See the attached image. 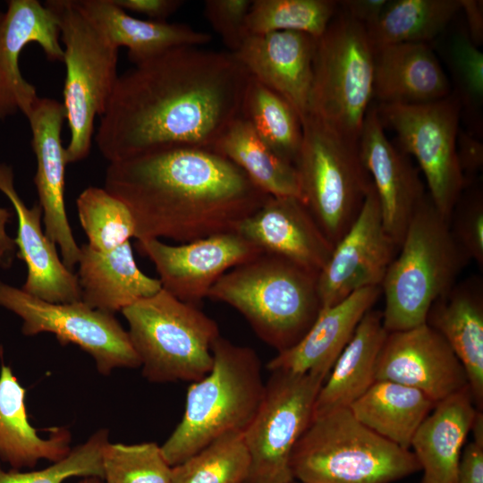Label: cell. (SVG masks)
Masks as SVG:
<instances>
[{"label": "cell", "mask_w": 483, "mask_h": 483, "mask_svg": "<svg viewBox=\"0 0 483 483\" xmlns=\"http://www.w3.org/2000/svg\"><path fill=\"white\" fill-rule=\"evenodd\" d=\"M250 75L233 53L178 47L119 75L95 140L109 163L153 150H214L242 115Z\"/></svg>", "instance_id": "obj_1"}, {"label": "cell", "mask_w": 483, "mask_h": 483, "mask_svg": "<svg viewBox=\"0 0 483 483\" xmlns=\"http://www.w3.org/2000/svg\"><path fill=\"white\" fill-rule=\"evenodd\" d=\"M104 189L128 208L136 240L180 243L236 232L268 197L230 159L199 148L110 163Z\"/></svg>", "instance_id": "obj_2"}, {"label": "cell", "mask_w": 483, "mask_h": 483, "mask_svg": "<svg viewBox=\"0 0 483 483\" xmlns=\"http://www.w3.org/2000/svg\"><path fill=\"white\" fill-rule=\"evenodd\" d=\"M318 276L261 252L223 275L207 298L235 309L264 343L281 352L300 342L322 309Z\"/></svg>", "instance_id": "obj_3"}, {"label": "cell", "mask_w": 483, "mask_h": 483, "mask_svg": "<svg viewBox=\"0 0 483 483\" xmlns=\"http://www.w3.org/2000/svg\"><path fill=\"white\" fill-rule=\"evenodd\" d=\"M212 354L211 370L189 386L182 418L161 445L171 467L225 435L243 433L263 397L261 362L252 348L220 335Z\"/></svg>", "instance_id": "obj_4"}, {"label": "cell", "mask_w": 483, "mask_h": 483, "mask_svg": "<svg viewBox=\"0 0 483 483\" xmlns=\"http://www.w3.org/2000/svg\"><path fill=\"white\" fill-rule=\"evenodd\" d=\"M469 262L427 194L381 284L384 328L389 333L425 324L432 303L458 281Z\"/></svg>", "instance_id": "obj_5"}, {"label": "cell", "mask_w": 483, "mask_h": 483, "mask_svg": "<svg viewBox=\"0 0 483 483\" xmlns=\"http://www.w3.org/2000/svg\"><path fill=\"white\" fill-rule=\"evenodd\" d=\"M305 483H393L420 470L411 452L380 436L349 408L313 417L291 457Z\"/></svg>", "instance_id": "obj_6"}, {"label": "cell", "mask_w": 483, "mask_h": 483, "mask_svg": "<svg viewBox=\"0 0 483 483\" xmlns=\"http://www.w3.org/2000/svg\"><path fill=\"white\" fill-rule=\"evenodd\" d=\"M121 312L147 380L192 383L211 370L212 346L220 331L197 305L161 289Z\"/></svg>", "instance_id": "obj_7"}, {"label": "cell", "mask_w": 483, "mask_h": 483, "mask_svg": "<svg viewBox=\"0 0 483 483\" xmlns=\"http://www.w3.org/2000/svg\"><path fill=\"white\" fill-rule=\"evenodd\" d=\"M64 44L65 119L71 132L64 148L67 165L86 158L91 148L94 121L103 115L113 94L118 50L78 7L75 0H47Z\"/></svg>", "instance_id": "obj_8"}, {"label": "cell", "mask_w": 483, "mask_h": 483, "mask_svg": "<svg viewBox=\"0 0 483 483\" xmlns=\"http://www.w3.org/2000/svg\"><path fill=\"white\" fill-rule=\"evenodd\" d=\"M295 163L302 202L335 246L356 220L372 186L353 140L309 114Z\"/></svg>", "instance_id": "obj_9"}, {"label": "cell", "mask_w": 483, "mask_h": 483, "mask_svg": "<svg viewBox=\"0 0 483 483\" xmlns=\"http://www.w3.org/2000/svg\"><path fill=\"white\" fill-rule=\"evenodd\" d=\"M309 113L359 141L373 98L374 47L365 27L341 13L317 38Z\"/></svg>", "instance_id": "obj_10"}, {"label": "cell", "mask_w": 483, "mask_h": 483, "mask_svg": "<svg viewBox=\"0 0 483 483\" xmlns=\"http://www.w3.org/2000/svg\"><path fill=\"white\" fill-rule=\"evenodd\" d=\"M243 432L250 464L245 483H290L293 448L309 425L322 374L273 371Z\"/></svg>", "instance_id": "obj_11"}, {"label": "cell", "mask_w": 483, "mask_h": 483, "mask_svg": "<svg viewBox=\"0 0 483 483\" xmlns=\"http://www.w3.org/2000/svg\"><path fill=\"white\" fill-rule=\"evenodd\" d=\"M383 124L393 129L404 154L411 155L422 171L431 201L448 221L468 186L458 161L457 138L461 102L455 93L429 103L380 104Z\"/></svg>", "instance_id": "obj_12"}, {"label": "cell", "mask_w": 483, "mask_h": 483, "mask_svg": "<svg viewBox=\"0 0 483 483\" xmlns=\"http://www.w3.org/2000/svg\"><path fill=\"white\" fill-rule=\"evenodd\" d=\"M0 307L22 321L21 333L35 336L52 334L61 345L79 346L91 356L98 373L140 367L128 331L114 314L92 309L81 301H46L0 281Z\"/></svg>", "instance_id": "obj_13"}, {"label": "cell", "mask_w": 483, "mask_h": 483, "mask_svg": "<svg viewBox=\"0 0 483 483\" xmlns=\"http://www.w3.org/2000/svg\"><path fill=\"white\" fill-rule=\"evenodd\" d=\"M135 246L154 265L163 290L197 306L223 275L262 252L236 232L178 245L137 240Z\"/></svg>", "instance_id": "obj_14"}, {"label": "cell", "mask_w": 483, "mask_h": 483, "mask_svg": "<svg viewBox=\"0 0 483 483\" xmlns=\"http://www.w3.org/2000/svg\"><path fill=\"white\" fill-rule=\"evenodd\" d=\"M398 250L384 228L372 184L356 220L334 246L327 263L318 274L321 307L335 305L358 290L381 286Z\"/></svg>", "instance_id": "obj_15"}, {"label": "cell", "mask_w": 483, "mask_h": 483, "mask_svg": "<svg viewBox=\"0 0 483 483\" xmlns=\"http://www.w3.org/2000/svg\"><path fill=\"white\" fill-rule=\"evenodd\" d=\"M376 380L416 388L436 404L468 385L466 372L445 340L426 323L387 335L379 352Z\"/></svg>", "instance_id": "obj_16"}, {"label": "cell", "mask_w": 483, "mask_h": 483, "mask_svg": "<svg viewBox=\"0 0 483 483\" xmlns=\"http://www.w3.org/2000/svg\"><path fill=\"white\" fill-rule=\"evenodd\" d=\"M31 129V146L37 159L34 183L43 211L45 233L58 245L62 261L73 271L80 248L76 243L65 210L64 170L67 165L62 145L65 110L62 103L39 97L27 117Z\"/></svg>", "instance_id": "obj_17"}, {"label": "cell", "mask_w": 483, "mask_h": 483, "mask_svg": "<svg viewBox=\"0 0 483 483\" xmlns=\"http://www.w3.org/2000/svg\"><path fill=\"white\" fill-rule=\"evenodd\" d=\"M359 148L378 199L384 228L400 247L428 194L424 183L408 156L386 138L377 108L367 112Z\"/></svg>", "instance_id": "obj_18"}, {"label": "cell", "mask_w": 483, "mask_h": 483, "mask_svg": "<svg viewBox=\"0 0 483 483\" xmlns=\"http://www.w3.org/2000/svg\"><path fill=\"white\" fill-rule=\"evenodd\" d=\"M55 15L37 0H10L0 13V120L21 111L26 117L39 97L21 75L19 56L30 42L38 43L50 61L64 59Z\"/></svg>", "instance_id": "obj_19"}, {"label": "cell", "mask_w": 483, "mask_h": 483, "mask_svg": "<svg viewBox=\"0 0 483 483\" xmlns=\"http://www.w3.org/2000/svg\"><path fill=\"white\" fill-rule=\"evenodd\" d=\"M236 233L262 252L316 274L324 268L334 249L304 203L292 197L268 196Z\"/></svg>", "instance_id": "obj_20"}, {"label": "cell", "mask_w": 483, "mask_h": 483, "mask_svg": "<svg viewBox=\"0 0 483 483\" xmlns=\"http://www.w3.org/2000/svg\"><path fill=\"white\" fill-rule=\"evenodd\" d=\"M317 38L297 31L249 35L233 53L250 75L284 98L302 121L309 113Z\"/></svg>", "instance_id": "obj_21"}, {"label": "cell", "mask_w": 483, "mask_h": 483, "mask_svg": "<svg viewBox=\"0 0 483 483\" xmlns=\"http://www.w3.org/2000/svg\"><path fill=\"white\" fill-rule=\"evenodd\" d=\"M0 191L9 199L18 217L17 236L13 239L16 256L27 266V278L21 289L53 303L81 301L77 274L60 258L56 245L43 232V211L39 204L28 208L13 185V169L0 163Z\"/></svg>", "instance_id": "obj_22"}, {"label": "cell", "mask_w": 483, "mask_h": 483, "mask_svg": "<svg viewBox=\"0 0 483 483\" xmlns=\"http://www.w3.org/2000/svg\"><path fill=\"white\" fill-rule=\"evenodd\" d=\"M382 294L381 286L366 287L319 311L307 334L292 348L277 352L267 364L269 372H315L327 377L364 315Z\"/></svg>", "instance_id": "obj_23"}, {"label": "cell", "mask_w": 483, "mask_h": 483, "mask_svg": "<svg viewBox=\"0 0 483 483\" xmlns=\"http://www.w3.org/2000/svg\"><path fill=\"white\" fill-rule=\"evenodd\" d=\"M426 324L448 343L462 363L478 410L483 407V279L456 282L431 305Z\"/></svg>", "instance_id": "obj_24"}, {"label": "cell", "mask_w": 483, "mask_h": 483, "mask_svg": "<svg viewBox=\"0 0 483 483\" xmlns=\"http://www.w3.org/2000/svg\"><path fill=\"white\" fill-rule=\"evenodd\" d=\"M450 94L449 80L428 44L374 47L373 97L380 104H424Z\"/></svg>", "instance_id": "obj_25"}, {"label": "cell", "mask_w": 483, "mask_h": 483, "mask_svg": "<svg viewBox=\"0 0 483 483\" xmlns=\"http://www.w3.org/2000/svg\"><path fill=\"white\" fill-rule=\"evenodd\" d=\"M477 410L469 386L435 405L411 444L423 473L420 483H454Z\"/></svg>", "instance_id": "obj_26"}, {"label": "cell", "mask_w": 483, "mask_h": 483, "mask_svg": "<svg viewBox=\"0 0 483 483\" xmlns=\"http://www.w3.org/2000/svg\"><path fill=\"white\" fill-rule=\"evenodd\" d=\"M80 248L77 276L81 301L89 307L114 314L162 289L158 278L138 267L130 242L108 251Z\"/></svg>", "instance_id": "obj_27"}, {"label": "cell", "mask_w": 483, "mask_h": 483, "mask_svg": "<svg viewBox=\"0 0 483 483\" xmlns=\"http://www.w3.org/2000/svg\"><path fill=\"white\" fill-rule=\"evenodd\" d=\"M46 437L28 418L26 389L13 369H0V462L13 470L33 468L41 460L55 462L72 450V434L65 427H54Z\"/></svg>", "instance_id": "obj_28"}, {"label": "cell", "mask_w": 483, "mask_h": 483, "mask_svg": "<svg viewBox=\"0 0 483 483\" xmlns=\"http://www.w3.org/2000/svg\"><path fill=\"white\" fill-rule=\"evenodd\" d=\"M75 2L115 47L128 48V57L134 64L174 47H200L211 41L208 33L185 24L134 18L114 0Z\"/></svg>", "instance_id": "obj_29"}, {"label": "cell", "mask_w": 483, "mask_h": 483, "mask_svg": "<svg viewBox=\"0 0 483 483\" xmlns=\"http://www.w3.org/2000/svg\"><path fill=\"white\" fill-rule=\"evenodd\" d=\"M386 335L382 311L369 309L323 383L312 418L349 408L376 381V364Z\"/></svg>", "instance_id": "obj_30"}, {"label": "cell", "mask_w": 483, "mask_h": 483, "mask_svg": "<svg viewBox=\"0 0 483 483\" xmlns=\"http://www.w3.org/2000/svg\"><path fill=\"white\" fill-rule=\"evenodd\" d=\"M436 403L421 391L388 380H376L349 407L364 426L411 450V440Z\"/></svg>", "instance_id": "obj_31"}, {"label": "cell", "mask_w": 483, "mask_h": 483, "mask_svg": "<svg viewBox=\"0 0 483 483\" xmlns=\"http://www.w3.org/2000/svg\"><path fill=\"white\" fill-rule=\"evenodd\" d=\"M214 150L239 166L268 196L292 197L302 201L295 165L273 151L242 115L226 130Z\"/></svg>", "instance_id": "obj_32"}, {"label": "cell", "mask_w": 483, "mask_h": 483, "mask_svg": "<svg viewBox=\"0 0 483 483\" xmlns=\"http://www.w3.org/2000/svg\"><path fill=\"white\" fill-rule=\"evenodd\" d=\"M460 10V0L388 1L378 20L366 30L373 47L428 44Z\"/></svg>", "instance_id": "obj_33"}, {"label": "cell", "mask_w": 483, "mask_h": 483, "mask_svg": "<svg viewBox=\"0 0 483 483\" xmlns=\"http://www.w3.org/2000/svg\"><path fill=\"white\" fill-rule=\"evenodd\" d=\"M242 116L273 151L295 165L302 125L298 113L284 98L250 76Z\"/></svg>", "instance_id": "obj_34"}, {"label": "cell", "mask_w": 483, "mask_h": 483, "mask_svg": "<svg viewBox=\"0 0 483 483\" xmlns=\"http://www.w3.org/2000/svg\"><path fill=\"white\" fill-rule=\"evenodd\" d=\"M331 0H253L246 18L247 35L297 31L319 38L335 14Z\"/></svg>", "instance_id": "obj_35"}, {"label": "cell", "mask_w": 483, "mask_h": 483, "mask_svg": "<svg viewBox=\"0 0 483 483\" xmlns=\"http://www.w3.org/2000/svg\"><path fill=\"white\" fill-rule=\"evenodd\" d=\"M250 464L243 433H232L173 466L171 483H245Z\"/></svg>", "instance_id": "obj_36"}, {"label": "cell", "mask_w": 483, "mask_h": 483, "mask_svg": "<svg viewBox=\"0 0 483 483\" xmlns=\"http://www.w3.org/2000/svg\"><path fill=\"white\" fill-rule=\"evenodd\" d=\"M76 205L87 244L92 250L108 251L135 237V225L128 208L104 188H86Z\"/></svg>", "instance_id": "obj_37"}, {"label": "cell", "mask_w": 483, "mask_h": 483, "mask_svg": "<svg viewBox=\"0 0 483 483\" xmlns=\"http://www.w3.org/2000/svg\"><path fill=\"white\" fill-rule=\"evenodd\" d=\"M104 483H171L172 467L155 442L108 443L102 453Z\"/></svg>", "instance_id": "obj_38"}, {"label": "cell", "mask_w": 483, "mask_h": 483, "mask_svg": "<svg viewBox=\"0 0 483 483\" xmlns=\"http://www.w3.org/2000/svg\"><path fill=\"white\" fill-rule=\"evenodd\" d=\"M108 443V429L100 428L72 448L64 458L45 469L25 472L4 470L0 463V483H63L72 477L103 479L102 453Z\"/></svg>", "instance_id": "obj_39"}, {"label": "cell", "mask_w": 483, "mask_h": 483, "mask_svg": "<svg viewBox=\"0 0 483 483\" xmlns=\"http://www.w3.org/2000/svg\"><path fill=\"white\" fill-rule=\"evenodd\" d=\"M451 235L462 252L483 266V195L480 189L463 190L448 218Z\"/></svg>", "instance_id": "obj_40"}, {"label": "cell", "mask_w": 483, "mask_h": 483, "mask_svg": "<svg viewBox=\"0 0 483 483\" xmlns=\"http://www.w3.org/2000/svg\"><path fill=\"white\" fill-rule=\"evenodd\" d=\"M449 55L458 84L460 102L479 109L483 101V54L470 39L467 32L457 33L452 39Z\"/></svg>", "instance_id": "obj_41"}, {"label": "cell", "mask_w": 483, "mask_h": 483, "mask_svg": "<svg viewBox=\"0 0 483 483\" xmlns=\"http://www.w3.org/2000/svg\"><path fill=\"white\" fill-rule=\"evenodd\" d=\"M251 0H207L204 14L229 52L235 53L246 38V18Z\"/></svg>", "instance_id": "obj_42"}, {"label": "cell", "mask_w": 483, "mask_h": 483, "mask_svg": "<svg viewBox=\"0 0 483 483\" xmlns=\"http://www.w3.org/2000/svg\"><path fill=\"white\" fill-rule=\"evenodd\" d=\"M124 11L147 15L152 21H165V18L175 13L183 1L180 0H114Z\"/></svg>", "instance_id": "obj_43"}, {"label": "cell", "mask_w": 483, "mask_h": 483, "mask_svg": "<svg viewBox=\"0 0 483 483\" xmlns=\"http://www.w3.org/2000/svg\"><path fill=\"white\" fill-rule=\"evenodd\" d=\"M457 156L461 170L467 175L479 172L483 165L482 143L472 136L459 131L457 138ZM468 182V180H467Z\"/></svg>", "instance_id": "obj_44"}, {"label": "cell", "mask_w": 483, "mask_h": 483, "mask_svg": "<svg viewBox=\"0 0 483 483\" xmlns=\"http://www.w3.org/2000/svg\"><path fill=\"white\" fill-rule=\"evenodd\" d=\"M388 0H344L340 4L343 13L366 29L380 17Z\"/></svg>", "instance_id": "obj_45"}, {"label": "cell", "mask_w": 483, "mask_h": 483, "mask_svg": "<svg viewBox=\"0 0 483 483\" xmlns=\"http://www.w3.org/2000/svg\"><path fill=\"white\" fill-rule=\"evenodd\" d=\"M454 483H483V445L474 441L462 451Z\"/></svg>", "instance_id": "obj_46"}, {"label": "cell", "mask_w": 483, "mask_h": 483, "mask_svg": "<svg viewBox=\"0 0 483 483\" xmlns=\"http://www.w3.org/2000/svg\"><path fill=\"white\" fill-rule=\"evenodd\" d=\"M467 24L468 36L474 45L479 47L483 40V2L480 0H460Z\"/></svg>", "instance_id": "obj_47"}, {"label": "cell", "mask_w": 483, "mask_h": 483, "mask_svg": "<svg viewBox=\"0 0 483 483\" xmlns=\"http://www.w3.org/2000/svg\"><path fill=\"white\" fill-rule=\"evenodd\" d=\"M13 218V213L7 208H0V267H11L16 255V245L13 239L8 236L5 226Z\"/></svg>", "instance_id": "obj_48"}, {"label": "cell", "mask_w": 483, "mask_h": 483, "mask_svg": "<svg viewBox=\"0 0 483 483\" xmlns=\"http://www.w3.org/2000/svg\"><path fill=\"white\" fill-rule=\"evenodd\" d=\"M470 432H472L473 441L483 445V414L480 410L476 411Z\"/></svg>", "instance_id": "obj_49"}, {"label": "cell", "mask_w": 483, "mask_h": 483, "mask_svg": "<svg viewBox=\"0 0 483 483\" xmlns=\"http://www.w3.org/2000/svg\"><path fill=\"white\" fill-rule=\"evenodd\" d=\"M78 483H104V481L97 477H84Z\"/></svg>", "instance_id": "obj_50"}, {"label": "cell", "mask_w": 483, "mask_h": 483, "mask_svg": "<svg viewBox=\"0 0 483 483\" xmlns=\"http://www.w3.org/2000/svg\"><path fill=\"white\" fill-rule=\"evenodd\" d=\"M4 346L0 341V360H2L4 358Z\"/></svg>", "instance_id": "obj_51"}, {"label": "cell", "mask_w": 483, "mask_h": 483, "mask_svg": "<svg viewBox=\"0 0 483 483\" xmlns=\"http://www.w3.org/2000/svg\"><path fill=\"white\" fill-rule=\"evenodd\" d=\"M290 483H305V482H301V481L296 482V481L293 480V481H292V482H290Z\"/></svg>", "instance_id": "obj_52"}]
</instances>
